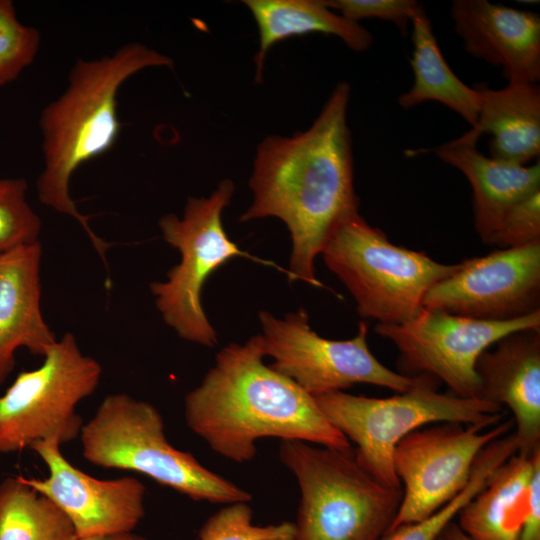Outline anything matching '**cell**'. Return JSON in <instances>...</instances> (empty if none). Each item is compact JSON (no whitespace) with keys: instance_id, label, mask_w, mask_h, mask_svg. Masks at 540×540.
<instances>
[{"instance_id":"4fadbf2b","label":"cell","mask_w":540,"mask_h":540,"mask_svg":"<svg viewBox=\"0 0 540 540\" xmlns=\"http://www.w3.org/2000/svg\"><path fill=\"white\" fill-rule=\"evenodd\" d=\"M540 241L459 263L425 294L422 308L489 321L540 310Z\"/></svg>"},{"instance_id":"d6986e66","label":"cell","mask_w":540,"mask_h":540,"mask_svg":"<svg viewBox=\"0 0 540 540\" xmlns=\"http://www.w3.org/2000/svg\"><path fill=\"white\" fill-rule=\"evenodd\" d=\"M480 109L475 126L480 136L490 134V157L517 165H529L540 155V86L512 82L504 88L475 87Z\"/></svg>"},{"instance_id":"7c38bea8","label":"cell","mask_w":540,"mask_h":540,"mask_svg":"<svg viewBox=\"0 0 540 540\" xmlns=\"http://www.w3.org/2000/svg\"><path fill=\"white\" fill-rule=\"evenodd\" d=\"M512 427L511 420L500 421L489 429L442 423L405 436L393 454L394 472L404 488L387 534L430 517L451 501L467 484L483 448Z\"/></svg>"},{"instance_id":"8992f818","label":"cell","mask_w":540,"mask_h":540,"mask_svg":"<svg viewBox=\"0 0 540 540\" xmlns=\"http://www.w3.org/2000/svg\"><path fill=\"white\" fill-rule=\"evenodd\" d=\"M427 376L414 388L386 398L335 391L314 397L328 421L351 443L358 463L379 482L402 488L393 467L397 444L430 423L491 427L501 407L480 398L440 393Z\"/></svg>"},{"instance_id":"9a60e30c","label":"cell","mask_w":540,"mask_h":540,"mask_svg":"<svg viewBox=\"0 0 540 540\" xmlns=\"http://www.w3.org/2000/svg\"><path fill=\"white\" fill-rule=\"evenodd\" d=\"M451 17L467 53L512 82L540 80V15L487 0H454Z\"/></svg>"},{"instance_id":"4dcf8cb0","label":"cell","mask_w":540,"mask_h":540,"mask_svg":"<svg viewBox=\"0 0 540 540\" xmlns=\"http://www.w3.org/2000/svg\"><path fill=\"white\" fill-rule=\"evenodd\" d=\"M436 540H471L459 527L451 521L439 534Z\"/></svg>"},{"instance_id":"603a6c76","label":"cell","mask_w":540,"mask_h":540,"mask_svg":"<svg viewBox=\"0 0 540 540\" xmlns=\"http://www.w3.org/2000/svg\"><path fill=\"white\" fill-rule=\"evenodd\" d=\"M0 540H79L67 516L21 475L0 483Z\"/></svg>"},{"instance_id":"ac0fdd59","label":"cell","mask_w":540,"mask_h":540,"mask_svg":"<svg viewBox=\"0 0 540 540\" xmlns=\"http://www.w3.org/2000/svg\"><path fill=\"white\" fill-rule=\"evenodd\" d=\"M480 137L471 128L434 152L467 178L472 189L474 227L486 243L515 204L540 191V161L517 165L496 160L477 149Z\"/></svg>"},{"instance_id":"f546056e","label":"cell","mask_w":540,"mask_h":540,"mask_svg":"<svg viewBox=\"0 0 540 540\" xmlns=\"http://www.w3.org/2000/svg\"><path fill=\"white\" fill-rule=\"evenodd\" d=\"M519 540H540V465L535 469L530 481Z\"/></svg>"},{"instance_id":"1f68e13d","label":"cell","mask_w":540,"mask_h":540,"mask_svg":"<svg viewBox=\"0 0 540 540\" xmlns=\"http://www.w3.org/2000/svg\"><path fill=\"white\" fill-rule=\"evenodd\" d=\"M79 540H146L143 536L133 532L99 535L80 538Z\"/></svg>"},{"instance_id":"4316f807","label":"cell","mask_w":540,"mask_h":540,"mask_svg":"<svg viewBox=\"0 0 540 540\" xmlns=\"http://www.w3.org/2000/svg\"><path fill=\"white\" fill-rule=\"evenodd\" d=\"M324 2L332 10L357 23L369 18L394 23L404 35L412 19L425 11L424 6L416 0H324Z\"/></svg>"},{"instance_id":"f1b7e54d","label":"cell","mask_w":540,"mask_h":540,"mask_svg":"<svg viewBox=\"0 0 540 540\" xmlns=\"http://www.w3.org/2000/svg\"><path fill=\"white\" fill-rule=\"evenodd\" d=\"M476 492L477 489L474 485L467 484L459 494L430 517L413 524L400 526L388 533L382 540H436Z\"/></svg>"},{"instance_id":"8fae6325","label":"cell","mask_w":540,"mask_h":540,"mask_svg":"<svg viewBox=\"0 0 540 540\" xmlns=\"http://www.w3.org/2000/svg\"><path fill=\"white\" fill-rule=\"evenodd\" d=\"M531 329L540 330V310L512 320L489 321L422 308L406 322L375 327L377 334L395 344L406 369L438 378L451 393L464 398H478L479 356L501 338Z\"/></svg>"},{"instance_id":"ffe728a7","label":"cell","mask_w":540,"mask_h":540,"mask_svg":"<svg viewBox=\"0 0 540 540\" xmlns=\"http://www.w3.org/2000/svg\"><path fill=\"white\" fill-rule=\"evenodd\" d=\"M540 450L517 452L496 468L485 486L458 513L471 540H519L531 478Z\"/></svg>"},{"instance_id":"d4e9b609","label":"cell","mask_w":540,"mask_h":540,"mask_svg":"<svg viewBox=\"0 0 540 540\" xmlns=\"http://www.w3.org/2000/svg\"><path fill=\"white\" fill-rule=\"evenodd\" d=\"M27 181L0 179V254L39 241L41 220L27 201Z\"/></svg>"},{"instance_id":"cb8c5ba5","label":"cell","mask_w":540,"mask_h":540,"mask_svg":"<svg viewBox=\"0 0 540 540\" xmlns=\"http://www.w3.org/2000/svg\"><path fill=\"white\" fill-rule=\"evenodd\" d=\"M249 502L224 505L208 517L198 531V540H293L295 524L255 525Z\"/></svg>"},{"instance_id":"7a4b0ae2","label":"cell","mask_w":540,"mask_h":540,"mask_svg":"<svg viewBox=\"0 0 540 540\" xmlns=\"http://www.w3.org/2000/svg\"><path fill=\"white\" fill-rule=\"evenodd\" d=\"M260 335L221 349L200 384L184 398L187 427L218 455L251 461L272 437L349 450L348 439L313 396L266 365Z\"/></svg>"},{"instance_id":"e0dca14e","label":"cell","mask_w":540,"mask_h":540,"mask_svg":"<svg viewBox=\"0 0 540 540\" xmlns=\"http://www.w3.org/2000/svg\"><path fill=\"white\" fill-rule=\"evenodd\" d=\"M40 241L0 254V387L20 348L44 356L57 341L40 305Z\"/></svg>"},{"instance_id":"83f0119b","label":"cell","mask_w":540,"mask_h":540,"mask_svg":"<svg viewBox=\"0 0 540 540\" xmlns=\"http://www.w3.org/2000/svg\"><path fill=\"white\" fill-rule=\"evenodd\" d=\"M540 241V191L515 204L486 244L498 249Z\"/></svg>"},{"instance_id":"5bb4252c","label":"cell","mask_w":540,"mask_h":540,"mask_svg":"<svg viewBox=\"0 0 540 540\" xmlns=\"http://www.w3.org/2000/svg\"><path fill=\"white\" fill-rule=\"evenodd\" d=\"M55 441H40L33 450L48 468L45 478L23 477L26 484L53 502L80 538L133 532L145 515V485L132 476L102 480L69 462Z\"/></svg>"},{"instance_id":"d6a6232c","label":"cell","mask_w":540,"mask_h":540,"mask_svg":"<svg viewBox=\"0 0 540 540\" xmlns=\"http://www.w3.org/2000/svg\"><path fill=\"white\" fill-rule=\"evenodd\" d=\"M0 86H2L1 82H0Z\"/></svg>"},{"instance_id":"7402d4cb","label":"cell","mask_w":540,"mask_h":540,"mask_svg":"<svg viewBox=\"0 0 540 540\" xmlns=\"http://www.w3.org/2000/svg\"><path fill=\"white\" fill-rule=\"evenodd\" d=\"M411 25L410 64L414 81L411 88L398 97V104L403 109H411L426 101H436L460 115L471 127L475 126L480 109L478 90L466 85L451 70L425 11L415 16Z\"/></svg>"},{"instance_id":"484cf974","label":"cell","mask_w":540,"mask_h":540,"mask_svg":"<svg viewBox=\"0 0 540 540\" xmlns=\"http://www.w3.org/2000/svg\"><path fill=\"white\" fill-rule=\"evenodd\" d=\"M40 33L23 25L16 16L11 0H0V82L16 80L35 59L40 46Z\"/></svg>"},{"instance_id":"9c48e42d","label":"cell","mask_w":540,"mask_h":540,"mask_svg":"<svg viewBox=\"0 0 540 540\" xmlns=\"http://www.w3.org/2000/svg\"><path fill=\"white\" fill-rule=\"evenodd\" d=\"M33 370L20 372L0 395V453L31 448L40 441L60 445L79 438L83 419L76 407L94 393L102 367L66 332Z\"/></svg>"},{"instance_id":"52a82bcc","label":"cell","mask_w":540,"mask_h":540,"mask_svg":"<svg viewBox=\"0 0 540 540\" xmlns=\"http://www.w3.org/2000/svg\"><path fill=\"white\" fill-rule=\"evenodd\" d=\"M321 254L353 296L359 315L379 324H401L415 317L428 290L459 265L442 264L391 243L359 213L336 227Z\"/></svg>"},{"instance_id":"44dd1931","label":"cell","mask_w":540,"mask_h":540,"mask_svg":"<svg viewBox=\"0 0 540 540\" xmlns=\"http://www.w3.org/2000/svg\"><path fill=\"white\" fill-rule=\"evenodd\" d=\"M259 32V50L254 56L256 82L262 80L268 50L284 39L309 33H323L341 39L355 52H364L372 34L360 23L329 8L324 0H246Z\"/></svg>"},{"instance_id":"277c9868","label":"cell","mask_w":540,"mask_h":540,"mask_svg":"<svg viewBox=\"0 0 540 540\" xmlns=\"http://www.w3.org/2000/svg\"><path fill=\"white\" fill-rule=\"evenodd\" d=\"M278 455L300 490L293 540L384 538L398 511L402 488L376 480L358 463L354 448L284 440Z\"/></svg>"},{"instance_id":"2e32d148","label":"cell","mask_w":540,"mask_h":540,"mask_svg":"<svg viewBox=\"0 0 540 540\" xmlns=\"http://www.w3.org/2000/svg\"><path fill=\"white\" fill-rule=\"evenodd\" d=\"M477 359L478 398L514 415L518 452L540 450V330L511 333Z\"/></svg>"},{"instance_id":"3957f363","label":"cell","mask_w":540,"mask_h":540,"mask_svg":"<svg viewBox=\"0 0 540 540\" xmlns=\"http://www.w3.org/2000/svg\"><path fill=\"white\" fill-rule=\"evenodd\" d=\"M172 66V58L139 42L124 44L98 59H77L66 89L40 115L44 168L36 181L39 201L75 219L106 266L109 245L90 227V216L78 210L70 195V180L81 165L116 143L122 126L117 96L124 82L143 69Z\"/></svg>"},{"instance_id":"6da1fadb","label":"cell","mask_w":540,"mask_h":540,"mask_svg":"<svg viewBox=\"0 0 540 540\" xmlns=\"http://www.w3.org/2000/svg\"><path fill=\"white\" fill-rule=\"evenodd\" d=\"M349 98L350 85L337 84L307 130L268 136L257 148L249 180L253 201L239 220L276 217L285 223L292 240L289 282L322 287L314 261L336 227L359 213Z\"/></svg>"},{"instance_id":"5b68a950","label":"cell","mask_w":540,"mask_h":540,"mask_svg":"<svg viewBox=\"0 0 540 540\" xmlns=\"http://www.w3.org/2000/svg\"><path fill=\"white\" fill-rule=\"evenodd\" d=\"M79 439L82 455L91 464L143 474L194 501L226 505L252 499L193 454L171 445L158 409L126 393L106 396L84 423Z\"/></svg>"},{"instance_id":"ba28073f","label":"cell","mask_w":540,"mask_h":540,"mask_svg":"<svg viewBox=\"0 0 540 540\" xmlns=\"http://www.w3.org/2000/svg\"><path fill=\"white\" fill-rule=\"evenodd\" d=\"M234 189V183L225 179L208 197H188L182 218L169 213L159 220L163 239L179 251L181 258L168 271L166 281L150 284L156 307L179 337L206 347L218 342L201 302L207 279L237 256L276 266L240 250L228 237L222 213Z\"/></svg>"},{"instance_id":"30bf717a","label":"cell","mask_w":540,"mask_h":540,"mask_svg":"<svg viewBox=\"0 0 540 540\" xmlns=\"http://www.w3.org/2000/svg\"><path fill=\"white\" fill-rule=\"evenodd\" d=\"M259 320L264 355L273 359L269 366L313 397L360 383L402 393L426 377L407 376L383 365L369 349L368 325L363 321L355 337L331 340L311 329L304 309L288 313L283 319L263 310Z\"/></svg>"}]
</instances>
